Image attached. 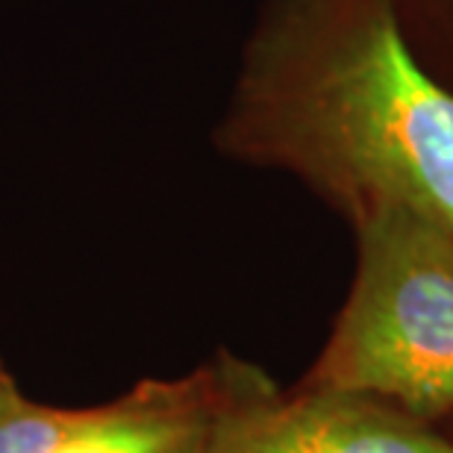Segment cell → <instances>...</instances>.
<instances>
[{"mask_svg": "<svg viewBox=\"0 0 453 453\" xmlns=\"http://www.w3.org/2000/svg\"><path fill=\"white\" fill-rule=\"evenodd\" d=\"M203 453H453V433L380 397L297 383L233 410Z\"/></svg>", "mask_w": 453, "mask_h": 453, "instance_id": "277c9868", "label": "cell"}, {"mask_svg": "<svg viewBox=\"0 0 453 453\" xmlns=\"http://www.w3.org/2000/svg\"><path fill=\"white\" fill-rule=\"evenodd\" d=\"M357 271L303 386L359 392L421 421L453 418V230L383 206L350 226Z\"/></svg>", "mask_w": 453, "mask_h": 453, "instance_id": "7a4b0ae2", "label": "cell"}, {"mask_svg": "<svg viewBox=\"0 0 453 453\" xmlns=\"http://www.w3.org/2000/svg\"><path fill=\"white\" fill-rule=\"evenodd\" d=\"M21 397H24V392H21V386H18L15 374L6 368V362L0 359V418H4Z\"/></svg>", "mask_w": 453, "mask_h": 453, "instance_id": "8992f818", "label": "cell"}, {"mask_svg": "<svg viewBox=\"0 0 453 453\" xmlns=\"http://www.w3.org/2000/svg\"><path fill=\"white\" fill-rule=\"evenodd\" d=\"M274 388L253 362L215 353L180 377H144L92 406L21 397L0 418V453H203L219 424Z\"/></svg>", "mask_w": 453, "mask_h": 453, "instance_id": "3957f363", "label": "cell"}, {"mask_svg": "<svg viewBox=\"0 0 453 453\" xmlns=\"http://www.w3.org/2000/svg\"><path fill=\"white\" fill-rule=\"evenodd\" d=\"M450 424H453V418H450ZM450 433H453V427H450Z\"/></svg>", "mask_w": 453, "mask_h": 453, "instance_id": "52a82bcc", "label": "cell"}, {"mask_svg": "<svg viewBox=\"0 0 453 453\" xmlns=\"http://www.w3.org/2000/svg\"><path fill=\"white\" fill-rule=\"evenodd\" d=\"M210 139L295 177L350 226L406 206L453 230V88L395 0H262Z\"/></svg>", "mask_w": 453, "mask_h": 453, "instance_id": "6da1fadb", "label": "cell"}, {"mask_svg": "<svg viewBox=\"0 0 453 453\" xmlns=\"http://www.w3.org/2000/svg\"><path fill=\"white\" fill-rule=\"evenodd\" d=\"M415 53L453 88V0H395Z\"/></svg>", "mask_w": 453, "mask_h": 453, "instance_id": "5b68a950", "label": "cell"}]
</instances>
